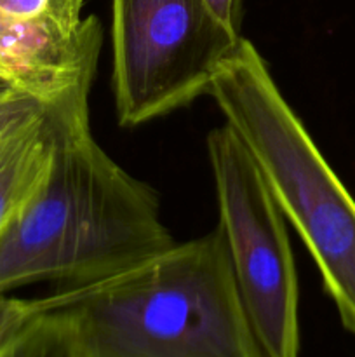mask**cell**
I'll list each match as a JSON object with an SVG mask.
<instances>
[{
	"label": "cell",
	"mask_w": 355,
	"mask_h": 357,
	"mask_svg": "<svg viewBox=\"0 0 355 357\" xmlns=\"http://www.w3.org/2000/svg\"><path fill=\"white\" fill-rule=\"evenodd\" d=\"M42 300L68 314L87 357H267L219 227L124 274Z\"/></svg>",
	"instance_id": "7a4b0ae2"
},
{
	"label": "cell",
	"mask_w": 355,
	"mask_h": 357,
	"mask_svg": "<svg viewBox=\"0 0 355 357\" xmlns=\"http://www.w3.org/2000/svg\"><path fill=\"white\" fill-rule=\"evenodd\" d=\"M51 152L44 112L0 136V232L40 187Z\"/></svg>",
	"instance_id": "8992f818"
},
{
	"label": "cell",
	"mask_w": 355,
	"mask_h": 357,
	"mask_svg": "<svg viewBox=\"0 0 355 357\" xmlns=\"http://www.w3.org/2000/svg\"><path fill=\"white\" fill-rule=\"evenodd\" d=\"M44 112V103L23 91H10L0 96V136Z\"/></svg>",
	"instance_id": "9c48e42d"
},
{
	"label": "cell",
	"mask_w": 355,
	"mask_h": 357,
	"mask_svg": "<svg viewBox=\"0 0 355 357\" xmlns=\"http://www.w3.org/2000/svg\"><path fill=\"white\" fill-rule=\"evenodd\" d=\"M240 38L204 0H111L118 124L136 128L209 93Z\"/></svg>",
	"instance_id": "277c9868"
},
{
	"label": "cell",
	"mask_w": 355,
	"mask_h": 357,
	"mask_svg": "<svg viewBox=\"0 0 355 357\" xmlns=\"http://www.w3.org/2000/svg\"><path fill=\"white\" fill-rule=\"evenodd\" d=\"M207 153L225 236L249 323L267 357H299L298 278L285 216L230 126L212 129Z\"/></svg>",
	"instance_id": "5b68a950"
},
{
	"label": "cell",
	"mask_w": 355,
	"mask_h": 357,
	"mask_svg": "<svg viewBox=\"0 0 355 357\" xmlns=\"http://www.w3.org/2000/svg\"><path fill=\"white\" fill-rule=\"evenodd\" d=\"M207 94L254 157L319 267L341 323L355 335V199L247 38L221 63Z\"/></svg>",
	"instance_id": "3957f363"
},
{
	"label": "cell",
	"mask_w": 355,
	"mask_h": 357,
	"mask_svg": "<svg viewBox=\"0 0 355 357\" xmlns=\"http://www.w3.org/2000/svg\"><path fill=\"white\" fill-rule=\"evenodd\" d=\"M90 86L44 103L51 166L0 232V295L35 282L86 288L173 248L157 194L94 139Z\"/></svg>",
	"instance_id": "6da1fadb"
},
{
	"label": "cell",
	"mask_w": 355,
	"mask_h": 357,
	"mask_svg": "<svg viewBox=\"0 0 355 357\" xmlns=\"http://www.w3.org/2000/svg\"><path fill=\"white\" fill-rule=\"evenodd\" d=\"M10 91H19V89H16V87H14L13 84H10L7 79L0 77V96H3V94L10 93Z\"/></svg>",
	"instance_id": "8fae6325"
},
{
	"label": "cell",
	"mask_w": 355,
	"mask_h": 357,
	"mask_svg": "<svg viewBox=\"0 0 355 357\" xmlns=\"http://www.w3.org/2000/svg\"><path fill=\"white\" fill-rule=\"evenodd\" d=\"M45 305L42 298H14L0 295V351L33 319L37 314L44 312Z\"/></svg>",
	"instance_id": "ba28073f"
},
{
	"label": "cell",
	"mask_w": 355,
	"mask_h": 357,
	"mask_svg": "<svg viewBox=\"0 0 355 357\" xmlns=\"http://www.w3.org/2000/svg\"><path fill=\"white\" fill-rule=\"evenodd\" d=\"M214 16L230 28L232 31L240 35V16H242V0H204Z\"/></svg>",
	"instance_id": "30bf717a"
},
{
	"label": "cell",
	"mask_w": 355,
	"mask_h": 357,
	"mask_svg": "<svg viewBox=\"0 0 355 357\" xmlns=\"http://www.w3.org/2000/svg\"><path fill=\"white\" fill-rule=\"evenodd\" d=\"M0 357H87V352L68 314L45 309L0 351Z\"/></svg>",
	"instance_id": "52a82bcc"
}]
</instances>
